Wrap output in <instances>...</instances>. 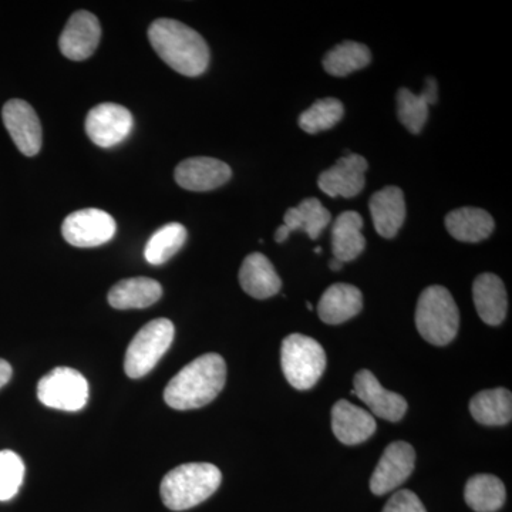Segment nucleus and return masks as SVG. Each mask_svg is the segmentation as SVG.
<instances>
[{"label":"nucleus","instance_id":"nucleus-22","mask_svg":"<svg viewBox=\"0 0 512 512\" xmlns=\"http://www.w3.org/2000/svg\"><path fill=\"white\" fill-rule=\"evenodd\" d=\"M163 296V286L150 278L123 279L109 292V303L114 309H144L154 305Z\"/></svg>","mask_w":512,"mask_h":512},{"label":"nucleus","instance_id":"nucleus-6","mask_svg":"<svg viewBox=\"0 0 512 512\" xmlns=\"http://www.w3.org/2000/svg\"><path fill=\"white\" fill-rule=\"evenodd\" d=\"M175 328L168 319H156L140 329L128 345L124 370L131 379L148 375L173 343Z\"/></svg>","mask_w":512,"mask_h":512},{"label":"nucleus","instance_id":"nucleus-8","mask_svg":"<svg viewBox=\"0 0 512 512\" xmlns=\"http://www.w3.org/2000/svg\"><path fill=\"white\" fill-rule=\"evenodd\" d=\"M116 231L114 218L97 208L74 211L62 225L63 238L77 248H96L107 244Z\"/></svg>","mask_w":512,"mask_h":512},{"label":"nucleus","instance_id":"nucleus-19","mask_svg":"<svg viewBox=\"0 0 512 512\" xmlns=\"http://www.w3.org/2000/svg\"><path fill=\"white\" fill-rule=\"evenodd\" d=\"M363 296L356 286L336 284L323 292L318 305L319 318L328 325H340L362 312Z\"/></svg>","mask_w":512,"mask_h":512},{"label":"nucleus","instance_id":"nucleus-10","mask_svg":"<svg viewBox=\"0 0 512 512\" xmlns=\"http://www.w3.org/2000/svg\"><path fill=\"white\" fill-rule=\"evenodd\" d=\"M416 466V451L406 441H394L384 450L375 473L370 478V490L375 495H384L396 490L412 476Z\"/></svg>","mask_w":512,"mask_h":512},{"label":"nucleus","instance_id":"nucleus-9","mask_svg":"<svg viewBox=\"0 0 512 512\" xmlns=\"http://www.w3.org/2000/svg\"><path fill=\"white\" fill-rule=\"evenodd\" d=\"M133 124V114L126 107L103 103L87 114L86 133L96 146L110 148L130 136Z\"/></svg>","mask_w":512,"mask_h":512},{"label":"nucleus","instance_id":"nucleus-25","mask_svg":"<svg viewBox=\"0 0 512 512\" xmlns=\"http://www.w3.org/2000/svg\"><path fill=\"white\" fill-rule=\"evenodd\" d=\"M470 413L483 426H505L512 419V396L510 390L493 389L477 393L471 399Z\"/></svg>","mask_w":512,"mask_h":512},{"label":"nucleus","instance_id":"nucleus-31","mask_svg":"<svg viewBox=\"0 0 512 512\" xmlns=\"http://www.w3.org/2000/svg\"><path fill=\"white\" fill-rule=\"evenodd\" d=\"M25 480V463L12 450L0 451V501H9L18 495Z\"/></svg>","mask_w":512,"mask_h":512},{"label":"nucleus","instance_id":"nucleus-34","mask_svg":"<svg viewBox=\"0 0 512 512\" xmlns=\"http://www.w3.org/2000/svg\"><path fill=\"white\" fill-rule=\"evenodd\" d=\"M289 235H291V231L282 224L281 227L276 229L275 241L278 242V244H282V242H285L286 239H288Z\"/></svg>","mask_w":512,"mask_h":512},{"label":"nucleus","instance_id":"nucleus-32","mask_svg":"<svg viewBox=\"0 0 512 512\" xmlns=\"http://www.w3.org/2000/svg\"><path fill=\"white\" fill-rule=\"evenodd\" d=\"M383 512H427L421 503L420 498L417 497L413 491L400 490L393 497L387 501L386 507Z\"/></svg>","mask_w":512,"mask_h":512},{"label":"nucleus","instance_id":"nucleus-24","mask_svg":"<svg viewBox=\"0 0 512 512\" xmlns=\"http://www.w3.org/2000/svg\"><path fill=\"white\" fill-rule=\"evenodd\" d=\"M494 220L481 208H458L446 217V228L451 237L461 242L484 241L493 234Z\"/></svg>","mask_w":512,"mask_h":512},{"label":"nucleus","instance_id":"nucleus-36","mask_svg":"<svg viewBox=\"0 0 512 512\" xmlns=\"http://www.w3.org/2000/svg\"><path fill=\"white\" fill-rule=\"evenodd\" d=\"M306 306H308L309 311H312V305H311V303H309V302H308V303H306Z\"/></svg>","mask_w":512,"mask_h":512},{"label":"nucleus","instance_id":"nucleus-11","mask_svg":"<svg viewBox=\"0 0 512 512\" xmlns=\"http://www.w3.org/2000/svg\"><path fill=\"white\" fill-rule=\"evenodd\" d=\"M3 123L20 153L33 157L42 148V124L36 111L25 100L13 99L3 106Z\"/></svg>","mask_w":512,"mask_h":512},{"label":"nucleus","instance_id":"nucleus-13","mask_svg":"<svg viewBox=\"0 0 512 512\" xmlns=\"http://www.w3.org/2000/svg\"><path fill=\"white\" fill-rule=\"evenodd\" d=\"M367 161L359 154L340 158L333 167L319 175L320 191L329 197L353 198L365 188Z\"/></svg>","mask_w":512,"mask_h":512},{"label":"nucleus","instance_id":"nucleus-37","mask_svg":"<svg viewBox=\"0 0 512 512\" xmlns=\"http://www.w3.org/2000/svg\"><path fill=\"white\" fill-rule=\"evenodd\" d=\"M315 252H316V254H320V252H322V249H320V248H316V249H315Z\"/></svg>","mask_w":512,"mask_h":512},{"label":"nucleus","instance_id":"nucleus-7","mask_svg":"<svg viewBox=\"0 0 512 512\" xmlns=\"http://www.w3.org/2000/svg\"><path fill=\"white\" fill-rule=\"evenodd\" d=\"M37 397L50 409L79 412L89 400V383L72 367H56L40 379Z\"/></svg>","mask_w":512,"mask_h":512},{"label":"nucleus","instance_id":"nucleus-30","mask_svg":"<svg viewBox=\"0 0 512 512\" xmlns=\"http://www.w3.org/2000/svg\"><path fill=\"white\" fill-rule=\"evenodd\" d=\"M343 113H345L343 104L339 100L328 97V99L316 101L305 113H302L299 117V126L305 133H320L335 127L342 120Z\"/></svg>","mask_w":512,"mask_h":512},{"label":"nucleus","instance_id":"nucleus-28","mask_svg":"<svg viewBox=\"0 0 512 512\" xmlns=\"http://www.w3.org/2000/svg\"><path fill=\"white\" fill-rule=\"evenodd\" d=\"M332 215L318 198H306L298 207L286 211L284 225L291 231L302 229L311 239H318L320 232L328 227Z\"/></svg>","mask_w":512,"mask_h":512},{"label":"nucleus","instance_id":"nucleus-1","mask_svg":"<svg viewBox=\"0 0 512 512\" xmlns=\"http://www.w3.org/2000/svg\"><path fill=\"white\" fill-rule=\"evenodd\" d=\"M227 380V365L217 353H207L192 360L170 380L164 400L171 409L194 410L217 399Z\"/></svg>","mask_w":512,"mask_h":512},{"label":"nucleus","instance_id":"nucleus-2","mask_svg":"<svg viewBox=\"0 0 512 512\" xmlns=\"http://www.w3.org/2000/svg\"><path fill=\"white\" fill-rule=\"evenodd\" d=\"M148 39L157 55L183 76H201L210 64L204 37L177 20L157 19L148 29Z\"/></svg>","mask_w":512,"mask_h":512},{"label":"nucleus","instance_id":"nucleus-12","mask_svg":"<svg viewBox=\"0 0 512 512\" xmlns=\"http://www.w3.org/2000/svg\"><path fill=\"white\" fill-rule=\"evenodd\" d=\"M101 39L99 19L93 13L79 10L70 16L59 39L60 52L73 62L89 59L96 52Z\"/></svg>","mask_w":512,"mask_h":512},{"label":"nucleus","instance_id":"nucleus-15","mask_svg":"<svg viewBox=\"0 0 512 512\" xmlns=\"http://www.w3.org/2000/svg\"><path fill=\"white\" fill-rule=\"evenodd\" d=\"M353 392L380 419L402 420L407 412V402L400 394L384 389L376 376L369 370H360L353 380Z\"/></svg>","mask_w":512,"mask_h":512},{"label":"nucleus","instance_id":"nucleus-18","mask_svg":"<svg viewBox=\"0 0 512 512\" xmlns=\"http://www.w3.org/2000/svg\"><path fill=\"white\" fill-rule=\"evenodd\" d=\"M239 284L249 296L255 299L272 298L282 288L281 278L276 274L274 265L259 252L248 255L242 262Z\"/></svg>","mask_w":512,"mask_h":512},{"label":"nucleus","instance_id":"nucleus-35","mask_svg":"<svg viewBox=\"0 0 512 512\" xmlns=\"http://www.w3.org/2000/svg\"><path fill=\"white\" fill-rule=\"evenodd\" d=\"M342 262L338 261V259L333 258L332 261L329 262L330 269L332 271H340V268H342Z\"/></svg>","mask_w":512,"mask_h":512},{"label":"nucleus","instance_id":"nucleus-29","mask_svg":"<svg viewBox=\"0 0 512 512\" xmlns=\"http://www.w3.org/2000/svg\"><path fill=\"white\" fill-rule=\"evenodd\" d=\"M187 237V229L178 222H170L158 229L154 232L153 237L148 239L146 249H144V256H146L148 264L154 266L165 264L184 247Z\"/></svg>","mask_w":512,"mask_h":512},{"label":"nucleus","instance_id":"nucleus-20","mask_svg":"<svg viewBox=\"0 0 512 512\" xmlns=\"http://www.w3.org/2000/svg\"><path fill=\"white\" fill-rule=\"evenodd\" d=\"M473 298L478 316L484 323L498 326L504 322L508 309L507 291L497 275L477 276L473 285Z\"/></svg>","mask_w":512,"mask_h":512},{"label":"nucleus","instance_id":"nucleus-3","mask_svg":"<svg viewBox=\"0 0 512 512\" xmlns=\"http://www.w3.org/2000/svg\"><path fill=\"white\" fill-rule=\"evenodd\" d=\"M220 468L210 463H188L171 470L161 481L165 507L185 511L204 503L220 488Z\"/></svg>","mask_w":512,"mask_h":512},{"label":"nucleus","instance_id":"nucleus-26","mask_svg":"<svg viewBox=\"0 0 512 512\" xmlns=\"http://www.w3.org/2000/svg\"><path fill=\"white\" fill-rule=\"evenodd\" d=\"M464 498L473 511L495 512L503 508L507 493L500 478L491 474H477L467 481Z\"/></svg>","mask_w":512,"mask_h":512},{"label":"nucleus","instance_id":"nucleus-21","mask_svg":"<svg viewBox=\"0 0 512 512\" xmlns=\"http://www.w3.org/2000/svg\"><path fill=\"white\" fill-rule=\"evenodd\" d=\"M362 228L363 218L355 211L343 212L336 218L332 228L333 258L345 264L355 261L365 251L366 239Z\"/></svg>","mask_w":512,"mask_h":512},{"label":"nucleus","instance_id":"nucleus-5","mask_svg":"<svg viewBox=\"0 0 512 512\" xmlns=\"http://www.w3.org/2000/svg\"><path fill=\"white\" fill-rule=\"evenodd\" d=\"M281 365L292 387L309 390L325 372L326 353L315 339L293 333L282 342Z\"/></svg>","mask_w":512,"mask_h":512},{"label":"nucleus","instance_id":"nucleus-4","mask_svg":"<svg viewBox=\"0 0 512 512\" xmlns=\"http://www.w3.org/2000/svg\"><path fill=\"white\" fill-rule=\"evenodd\" d=\"M416 326L421 338L434 346H446L456 338L460 313L456 301L444 286H430L421 292Z\"/></svg>","mask_w":512,"mask_h":512},{"label":"nucleus","instance_id":"nucleus-27","mask_svg":"<svg viewBox=\"0 0 512 512\" xmlns=\"http://www.w3.org/2000/svg\"><path fill=\"white\" fill-rule=\"evenodd\" d=\"M372 62V53L369 47L362 43L346 42L333 47L323 59V69L335 77H345L356 70L365 69Z\"/></svg>","mask_w":512,"mask_h":512},{"label":"nucleus","instance_id":"nucleus-16","mask_svg":"<svg viewBox=\"0 0 512 512\" xmlns=\"http://www.w3.org/2000/svg\"><path fill=\"white\" fill-rule=\"evenodd\" d=\"M375 417L362 407L339 400L332 409V430L340 443L356 446L375 434Z\"/></svg>","mask_w":512,"mask_h":512},{"label":"nucleus","instance_id":"nucleus-14","mask_svg":"<svg viewBox=\"0 0 512 512\" xmlns=\"http://www.w3.org/2000/svg\"><path fill=\"white\" fill-rule=\"evenodd\" d=\"M174 175L175 181L184 190L205 192L227 184L232 171L228 164L217 158L194 157L178 164Z\"/></svg>","mask_w":512,"mask_h":512},{"label":"nucleus","instance_id":"nucleus-17","mask_svg":"<svg viewBox=\"0 0 512 512\" xmlns=\"http://www.w3.org/2000/svg\"><path fill=\"white\" fill-rule=\"evenodd\" d=\"M376 232L383 238H394L406 220V201L399 187L383 188L369 202Z\"/></svg>","mask_w":512,"mask_h":512},{"label":"nucleus","instance_id":"nucleus-33","mask_svg":"<svg viewBox=\"0 0 512 512\" xmlns=\"http://www.w3.org/2000/svg\"><path fill=\"white\" fill-rule=\"evenodd\" d=\"M12 366L6 360L0 359V389L12 379Z\"/></svg>","mask_w":512,"mask_h":512},{"label":"nucleus","instance_id":"nucleus-23","mask_svg":"<svg viewBox=\"0 0 512 512\" xmlns=\"http://www.w3.org/2000/svg\"><path fill=\"white\" fill-rule=\"evenodd\" d=\"M437 97V83L431 77L426 80V87L420 94H414L404 87L400 89L397 93V114L400 123L410 133L419 134L429 117L430 104L436 103Z\"/></svg>","mask_w":512,"mask_h":512}]
</instances>
